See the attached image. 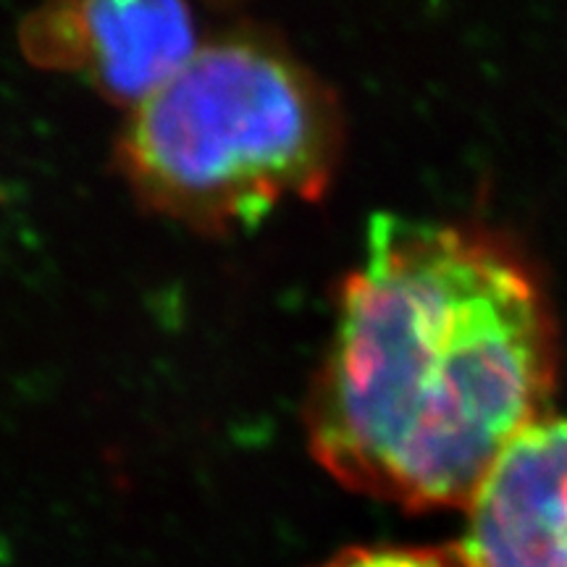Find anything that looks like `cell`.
<instances>
[{"instance_id": "cell-2", "label": "cell", "mask_w": 567, "mask_h": 567, "mask_svg": "<svg viewBox=\"0 0 567 567\" xmlns=\"http://www.w3.org/2000/svg\"><path fill=\"white\" fill-rule=\"evenodd\" d=\"M337 105L268 42L221 40L132 111L122 145L132 187L203 229L258 224L329 184Z\"/></svg>"}, {"instance_id": "cell-3", "label": "cell", "mask_w": 567, "mask_h": 567, "mask_svg": "<svg viewBox=\"0 0 567 567\" xmlns=\"http://www.w3.org/2000/svg\"><path fill=\"white\" fill-rule=\"evenodd\" d=\"M24 48L134 109L200 51L193 13L179 3L59 6L27 21Z\"/></svg>"}, {"instance_id": "cell-4", "label": "cell", "mask_w": 567, "mask_h": 567, "mask_svg": "<svg viewBox=\"0 0 567 567\" xmlns=\"http://www.w3.org/2000/svg\"><path fill=\"white\" fill-rule=\"evenodd\" d=\"M465 567H567V417H538L467 499Z\"/></svg>"}, {"instance_id": "cell-5", "label": "cell", "mask_w": 567, "mask_h": 567, "mask_svg": "<svg viewBox=\"0 0 567 567\" xmlns=\"http://www.w3.org/2000/svg\"><path fill=\"white\" fill-rule=\"evenodd\" d=\"M321 567H465L457 551L425 547H352Z\"/></svg>"}, {"instance_id": "cell-1", "label": "cell", "mask_w": 567, "mask_h": 567, "mask_svg": "<svg viewBox=\"0 0 567 567\" xmlns=\"http://www.w3.org/2000/svg\"><path fill=\"white\" fill-rule=\"evenodd\" d=\"M555 375L542 295L463 226L379 213L344 281L310 442L331 476L405 507L471 499Z\"/></svg>"}]
</instances>
